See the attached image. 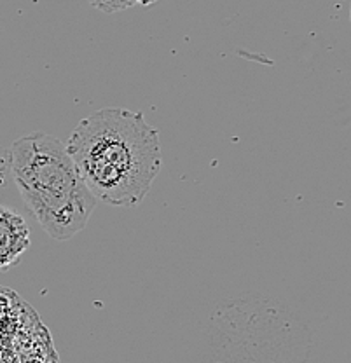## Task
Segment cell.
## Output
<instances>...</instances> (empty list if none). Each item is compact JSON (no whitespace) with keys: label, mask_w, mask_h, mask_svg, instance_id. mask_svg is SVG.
Here are the masks:
<instances>
[{"label":"cell","mask_w":351,"mask_h":363,"mask_svg":"<svg viewBox=\"0 0 351 363\" xmlns=\"http://www.w3.org/2000/svg\"><path fill=\"white\" fill-rule=\"evenodd\" d=\"M67 152L96 201L138 206L163 166L160 131L142 112L100 108L79 121Z\"/></svg>","instance_id":"obj_1"},{"label":"cell","mask_w":351,"mask_h":363,"mask_svg":"<svg viewBox=\"0 0 351 363\" xmlns=\"http://www.w3.org/2000/svg\"><path fill=\"white\" fill-rule=\"evenodd\" d=\"M7 161L21 199L49 236L67 241L84 229L96 198L62 140L48 133L21 136Z\"/></svg>","instance_id":"obj_2"},{"label":"cell","mask_w":351,"mask_h":363,"mask_svg":"<svg viewBox=\"0 0 351 363\" xmlns=\"http://www.w3.org/2000/svg\"><path fill=\"white\" fill-rule=\"evenodd\" d=\"M30 248V229L18 211L0 204V271L16 266Z\"/></svg>","instance_id":"obj_3"},{"label":"cell","mask_w":351,"mask_h":363,"mask_svg":"<svg viewBox=\"0 0 351 363\" xmlns=\"http://www.w3.org/2000/svg\"><path fill=\"white\" fill-rule=\"evenodd\" d=\"M88 2L91 4L94 9L101 11L105 14H114L137 6V0H88Z\"/></svg>","instance_id":"obj_4"},{"label":"cell","mask_w":351,"mask_h":363,"mask_svg":"<svg viewBox=\"0 0 351 363\" xmlns=\"http://www.w3.org/2000/svg\"><path fill=\"white\" fill-rule=\"evenodd\" d=\"M9 168V161H7L6 157H4V154L0 152V185L4 184V180H6V169Z\"/></svg>","instance_id":"obj_5"},{"label":"cell","mask_w":351,"mask_h":363,"mask_svg":"<svg viewBox=\"0 0 351 363\" xmlns=\"http://www.w3.org/2000/svg\"><path fill=\"white\" fill-rule=\"evenodd\" d=\"M350 18H351V11H350Z\"/></svg>","instance_id":"obj_6"}]
</instances>
